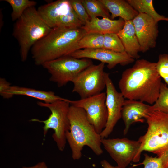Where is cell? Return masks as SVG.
I'll list each match as a JSON object with an SVG mask.
<instances>
[{
	"label": "cell",
	"instance_id": "obj_32",
	"mask_svg": "<svg viewBox=\"0 0 168 168\" xmlns=\"http://www.w3.org/2000/svg\"><path fill=\"white\" fill-rule=\"evenodd\" d=\"M166 21H168V18L167 17Z\"/></svg>",
	"mask_w": 168,
	"mask_h": 168
},
{
	"label": "cell",
	"instance_id": "obj_31",
	"mask_svg": "<svg viewBox=\"0 0 168 168\" xmlns=\"http://www.w3.org/2000/svg\"><path fill=\"white\" fill-rule=\"evenodd\" d=\"M22 168H48L46 163L44 161L40 162L34 166H23Z\"/></svg>",
	"mask_w": 168,
	"mask_h": 168
},
{
	"label": "cell",
	"instance_id": "obj_22",
	"mask_svg": "<svg viewBox=\"0 0 168 168\" xmlns=\"http://www.w3.org/2000/svg\"><path fill=\"white\" fill-rule=\"evenodd\" d=\"M104 41V35L94 33H86L78 42V50L102 48Z\"/></svg>",
	"mask_w": 168,
	"mask_h": 168
},
{
	"label": "cell",
	"instance_id": "obj_3",
	"mask_svg": "<svg viewBox=\"0 0 168 168\" xmlns=\"http://www.w3.org/2000/svg\"><path fill=\"white\" fill-rule=\"evenodd\" d=\"M68 116L70 128L66 137L73 159L77 160L81 158L85 146L89 147L96 155H101L103 153L101 138L89 121L85 110L70 105Z\"/></svg>",
	"mask_w": 168,
	"mask_h": 168
},
{
	"label": "cell",
	"instance_id": "obj_9",
	"mask_svg": "<svg viewBox=\"0 0 168 168\" xmlns=\"http://www.w3.org/2000/svg\"><path fill=\"white\" fill-rule=\"evenodd\" d=\"M101 144L117 166L126 168L131 161L137 162V156L141 142L127 138H101Z\"/></svg>",
	"mask_w": 168,
	"mask_h": 168
},
{
	"label": "cell",
	"instance_id": "obj_21",
	"mask_svg": "<svg viewBox=\"0 0 168 168\" xmlns=\"http://www.w3.org/2000/svg\"><path fill=\"white\" fill-rule=\"evenodd\" d=\"M81 1L91 19L98 16L111 19L109 12L100 0H81Z\"/></svg>",
	"mask_w": 168,
	"mask_h": 168
},
{
	"label": "cell",
	"instance_id": "obj_11",
	"mask_svg": "<svg viewBox=\"0 0 168 168\" xmlns=\"http://www.w3.org/2000/svg\"><path fill=\"white\" fill-rule=\"evenodd\" d=\"M106 88L105 104L108 111V119L105 128L100 134L101 138H107L112 132L119 119L125 98L116 89L109 73L105 72Z\"/></svg>",
	"mask_w": 168,
	"mask_h": 168
},
{
	"label": "cell",
	"instance_id": "obj_29",
	"mask_svg": "<svg viewBox=\"0 0 168 168\" xmlns=\"http://www.w3.org/2000/svg\"><path fill=\"white\" fill-rule=\"evenodd\" d=\"M11 83L4 78H0V94L2 95L11 87Z\"/></svg>",
	"mask_w": 168,
	"mask_h": 168
},
{
	"label": "cell",
	"instance_id": "obj_24",
	"mask_svg": "<svg viewBox=\"0 0 168 168\" xmlns=\"http://www.w3.org/2000/svg\"><path fill=\"white\" fill-rule=\"evenodd\" d=\"M150 112L158 111L168 114V86L161 82L158 98L155 103L151 105Z\"/></svg>",
	"mask_w": 168,
	"mask_h": 168
},
{
	"label": "cell",
	"instance_id": "obj_15",
	"mask_svg": "<svg viewBox=\"0 0 168 168\" xmlns=\"http://www.w3.org/2000/svg\"><path fill=\"white\" fill-rule=\"evenodd\" d=\"M150 107L151 105L140 101L125 100L121 112V118L125 126L123 130L124 135L127 134L133 124L144 122L150 113Z\"/></svg>",
	"mask_w": 168,
	"mask_h": 168
},
{
	"label": "cell",
	"instance_id": "obj_28",
	"mask_svg": "<svg viewBox=\"0 0 168 168\" xmlns=\"http://www.w3.org/2000/svg\"><path fill=\"white\" fill-rule=\"evenodd\" d=\"M144 156L142 163L144 168H164L161 160L157 156L153 157L146 153L144 154Z\"/></svg>",
	"mask_w": 168,
	"mask_h": 168
},
{
	"label": "cell",
	"instance_id": "obj_2",
	"mask_svg": "<svg viewBox=\"0 0 168 168\" xmlns=\"http://www.w3.org/2000/svg\"><path fill=\"white\" fill-rule=\"evenodd\" d=\"M86 33L82 27L59 26L52 28L31 49L35 64L42 66L47 62L69 55L78 50V42Z\"/></svg>",
	"mask_w": 168,
	"mask_h": 168
},
{
	"label": "cell",
	"instance_id": "obj_30",
	"mask_svg": "<svg viewBox=\"0 0 168 168\" xmlns=\"http://www.w3.org/2000/svg\"><path fill=\"white\" fill-rule=\"evenodd\" d=\"M100 164L103 168H121L117 166H114L112 165L105 160L101 161Z\"/></svg>",
	"mask_w": 168,
	"mask_h": 168
},
{
	"label": "cell",
	"instance_id": "obj_4",
	"mask_svg": "<svg viewBox=\"0 0 168 168\" xmlns=\"http://www.w3.org/2000/svg\"><path fill=\"white\" fill-rule=\"evenodd\" d=\"M51 29L40 16L35 7L26 9L16 21L12 35L19 44L22 62L26 60L33 46L46 36Z\"/></svg>",
	"mask_w": 168,
	"mask_h": 168
},
{
	"label": "cell",
	"instance_id": "obj_13",
	"mask_svg": "<svg viewBox=\"0 0 168 168\" xmlns=\"http://www.w3.org/2000/svg\"><path fill=\"white\" fill-rule=\"evenodd\" d=\"M132 21L141 52H145L154 48L159 32L157 23L152 17L143 13H139Z\"/></svg>",
	"mask_w": 168,
	"mask_h": 168
},
{
	"label": "cell",
	"instance_id": "obj_8",
	"mask_svg": "<svg viewBox=\"0 0 168 168\" xmlns=\"http://www.w3.org/2000/svg\"><path fill=\"white\" fill-rule=\"evenodd\" d=\"M105 63L93 64L81 72L72 82V92L77 94L80 99L90 97L101 92L106 86Z\"/></svg>",
	"mask_w": 168,
	"mask_h": 168
},
{
	"label": "cell",
	"instance_id": "obj_14",
	"mask_svg": "<svg viewBox=\"0 0 168 168\" xmlns=\"http://www.w3.org/2000/svg\"><path fill=\"white\" fill-rule=\"evenodd\" d=\"M72 8L69 0H58L41 6L37 9L42 18L52 29L61 26Z\"/></svg>",
	"mask_w": 168,
	"mask_h": 168
},
{
	"label": "cell",
	"instance_id": "obj_27",
	"mask_svg": "<svg viewBox=\"0 0 168 168\" xmlns=\"http://www.w3.org/2000/svg\"><path fill=\"white\" fill-rule=\"evenodd\" d=\"M71 6L83 26L91 20L81 0H69Z\"/></svg>",
	"mask_w": 168,
	"mask_h": 168
},
{
	"label": "cell",
	"instance_id": "obj_19",
	"mask_svg": "<svg viewBox=\"0 0 168 168\" xmlns=\"http://www.w3.org/2000/svg\"><path fill=\"white\" fill-rule=\"evenodd\" d=\"M111 13V19L119 17L125 21H132L138 13L131 5L127 0H100Z\"/></svg>",
	"mask_w": 168,
	"mask_h": 168
},
{
	"label": "cell",
	"instance_id": "obj_26",
	"mask_svg": "<svg viewBox=\"0 0 168 168\" xmlns=\"http://www.w3.org/2000/svg\"><path fill=\"white\" fill-rule=\"evenodd\" d=\"M156 68L159 76L168 86V54H163L159 55Z\"/></svg>",
	"mask_w": 168,
	"mask_h": 168
},
{
	"label": "cell",
	"instance_id": "obj_6",
	"mask_svg": "<svg viewBox=\"0 0 168 168\" xmlns=\"http://www.w3.org/2000/svg\"><path fill=\"white\" fill-rule=\"evenodd\" d=\"M37 104L40 107L49 109L51 114L45 120L33 119L30 121L44 124L43 130L44 137L49 129H53L54 133L52 137L58 150L63 151L67 141L66 133L70 128L68 114L70 104L69 100H59L51 103L38 101Z\"/></svg>",
	"mask_w": 168,
	"mask_h": 168
},
{
	"label": "cell",
	"instance_id": "obj_16",
	"mask_svg": "<svg viewBox=\"0 0 168 168\" xmlns=\"http://www.w3.org/2000/svg\"><path fill=\"white\" fill-rule=\"evenodd\" d=\"M125 21L121 18L116 20L103 17L91 19L82 28L86 33H94L103 35L110 33L117 34L123 28Z\"/></svg>",
	"mask_w": 168,
	"mask_h": 168
},
{
	"label": "cell",
	"instance_id": "obj_25",
	"mask_svg": "<svg viewBox=\"0 0 168 168\" xmlns=\"http://www.w3.org/2000/svg\"><path fill=\"white\" fill-rule=\"evenodd\" d=\"M103 48L116 52H125L120 39L117 34L115 33L104 35Z\"/></svg>",
	"mask_w": 168,
	"mask_h": 168
},
{
	"label": "cell",
	"instance_id": "obj_17",
	"mask_svg": "<svg viewBox=\"0 0 168 168\" xmlns=\"http://www.w3.org/2000/svg\"><path fill=\"white\" fill-rule=\"evenodd\" d=\"M15 95L30 97L46 103L66 99L56 95L51 91H44L16 86H11L7 91L1 96L4 99H9Z\"/></svg>",
	"mask_w": 168,
	"mask_h": 168
},
{
	"label": "cell",
	"instance_id": "obj_18",
	"mask_svg": "<svg viewBox=\"0 0 168 168\" xmlns=\"http://www.w3.org/2000/svg\"><path fill=\"white\" fill-rule=\"evenodd\" d=\"M125 49L131 57L138 59L140 47L136 36L132 21H125L122 29L117 34Z\"/></svg>",
	"mask_w": 168,
	"mask_h": 168
},
{
	"label": "cell",
	"instance_id": "obj_10",
	"mask_svg": "<svg viewBox=\"0 0 168 168\" xmlns=\"http://www.w3.org/2000/svg\"><path fill=\"white\" fill-rule=\"evenodd\" d=\"M106 98V93L102 92L78 100H69V102L70 105L85 110L89 121L100 134L106 126L108 119Z\"/></svg>",
	"mask_w": 168,
	"mask_h": 168
},
{
	"label": "cell",
	"instance_id": "obj_20",
	"mask_svg": "<svg viewBox=\"0 0 168 168\" xmlns=\"http://www.w3.org/2000/svg\"><path fill=\"white\" fill-rule=\"evenodd\" d=\"M128 2L138 13L146 14L152 17L157 23L166 21V18L160 15L155 9L152 0H128Z\"/></svg>",
	"mask_w": 168,
	"mask_h": 168
},
{
	"label": "cell",
	"instance_id": "obj_23",
	"mask_svg": "<svg viewBox=\"0 0 168 168\" xmlns=\"http://www.w3.org/2000/svg\"><path fill=\"white\" fill-rule=\"evenodd\" d=\"M8 3L12 8L11 17L13 21H16L28 8L35 7L37 2L29 0H4Z\"/></svg>",
	"mask_w": 168,
	"mask_h": 168
},
{
	"label": "cell",
	"instance_id": "obj_5",
	"mask_svg": "<svg viewBox=\"0 0 168 168\" xmlns=\"http://www.w3.org/2000/svg\"><path fill=\"white\" fill-rule=\"evenodd\" d=\"M146 119L148 125L145 134L140 137L141 146L137 161L144 151L156 155L164 168H168V114L154 111L149 113Z\"/></svg>",
	"mask_w": 168,
	"mask_h": 168
},
{
	"label": "cell",
	"instance_id": "obj_7",
	"mask_svg": "<svg viewBox=\"0 0 168 168\" xmlns=\"http://www.w3.org/2000/svg\"><path fill=\"white\" fill-rule=\"evenodd\" d=\"M92 64L91 59L66 56L47 62L42 66L50 74V80L60 87L72 82L81 72Z\"/></svg>",
	"mask_w": 168,
	"mask_h": 168
},
{
	"label": "cell",
	"instance_id": "obj_12",
	"mask_svg": "<svg viewBox=\"0 0 168 168\" xmlns=\"http://www.w3.org/2000/svg\"><path fill=\"white\" fill-rule=\"evenodd\" d=\"M69 56L79 59L85 58L99 60L107 64V67L110 69L118 64L125 66L133 62L135 60L126 52H116L103 48L80 49Z\"/></svg>",
	"mask_w": 168,
	"mask_h": 168
},
{
	"label": "cell",
	"instance_id": "obj_1",
	"mask_svg": "<svg viewBox=\"0 0 168 168\" xmlns=\"http://www.w3.org/2000/svg\"><path fill=\"white\" fill-rule=\"evenodd\" d=\"M161 82L156 63L142 59L123 72L118 86L125 98L152 105L158 98Z\"/></svg>",
	"mask_w": 168,
	"mask_h": 168
}]
</instances>
